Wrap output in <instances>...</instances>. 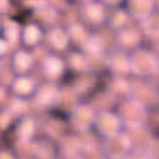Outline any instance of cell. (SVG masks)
<instances>
[{
	"mask_svg": "<svg viewBox=\"0 0 159 159\" xmlns=\"http://www.w3.org/2000/svg\"><path fill=\"white\" fill-rule=\"evenodd\" d=\"M14 149L21 154L25 149L40 135L39 116L34 113H27L19 117L12 127L10 128Z\"/></svg>",
	"mask_w": 159,
	"mask_h": 159,
	"instance_id": "6da1fadb",
	"label": "cell"
},
{
	"mask_svg": "<svg viewBox=\"0 0 159 159\" xmlns=\"http://www.w3.org/2000/svg\"><path fill=\"white\" fill-rule=\"evenodd\" d=\"M36 71L39 72L41 81L58 83L60 81H62L67 72L63 55L51 52L46 48V51L40 57H37Z\"/></svg>",
	"mask_w": 159,
	"mask_h": 159,
	"instance_id": "7a4b0ae2",
	"label": "cell"
},
{
	"mask_svg": "<svg viewBox=\"0 0 159 159\" xmlns=\"http://www.w3.org/2000/svg\"><path fill=\"white\" fill-rule=\"evenodd\" d=\"M128 55L130 75L135 77L149 78L159 65V58L152 48L139 46L133 51L128 52Z\"/></svg>",
	"mask_w": 159,
	"mask_h": 159,
	"instance_id": "3957f363",
	"label": "cell"
},
{
	"mask_svg": "<svg viewBox=\"0 0 159 159\" xmlns=\"http://www.w3.org/2000/svg\"><path fill=\"white\" fill-rule=\"evenodd\" d=\"M6 66L12 76L32 75L37 66V53L21 46H16L6 58Z\"/></svg>",
	"mask_w": 159,
	"mask_h": 159,
	"instance_id": "277c9868",
	"label": "cell"
},
{
	"mask_svg": "<svg viewBox=\"0 0 159 159\" xmlns=\"http://www.w3.org/2000/svg\"><path fill=\"white\" fill-rule=\"evenodd\" d=\"M116 109H117L116 113L119 117L122 127H125V128L144 125L149 113V109L147 106L130 98L118 103L116 106Z\"/></svg>",
	"mask_w": 159,
	"mask_h": 159,
	"instance_id": "5b68a950",
	"label": "cell"
},
{
	"mask_svg": "<svg viewBox=\"0 0 159 159\" xmlns=\"http://www.w3.org/2000/svg\"><path fill=\"white\" fill-rule=\"evenodd\" d=\"M58 87H60L58 83L41 81L35 93L29 99L30 106H31V112L34 114L40 116V114L52 111L55 101H56V96L58 92Z\"/></svg>",
	"mask_w": 159,
	"mask_h": 159,
	"instance_id": "8992f818",
	"label": "cell"
},
{
	"mask_svg": "<svg viewBox=\"0 0 159 159\" xmlns=\"http://www.w3.org/2000/svg\"><path fill=\"white\" fill-rule=\"evenodd\" d=\"M108 15V7L99 0H89L81 4L78 10V20L83 22L88 29L102 27L106 24Z\"/></svg>",
	"mask_w": 159,
	"mask_h": 159,
	"instance_id": "52a82bcc",
	"label": "cell"
},
{
	"mask_svg": "<svg viewBox=\"0 0 159 159\" xmlns=\"http://www.w3.org/2000/svg\"><path fill=\"white\" fill-rule=\"evenodd\" d=\"M45 32L46 27L35 19L22 22L19 37V46L34 51L41 48L43 46Z\"/></svg>",
	"mask_w": 159,
	"mask_h": 159,
	"instance_id": "ba28073f",
	"label": "cell"
},
{
	"mask_svg": "<svg viewBox=\"0 0 159 159\" xmlns=\"http://www.w3.org/2000/svg\"><path fill=\"white\" fill-rule=\"evenodd\" d=\"M41 80L32 75H21V76H12L6 86L9 89L10 96L21 98V99H30L35 93L39 83Z\"/></svg>",
	"mask_w": 159,
	"mask_h": 159,
	"instance_id": "9c48e42d",
	"label": "cell"
},
{
	"mask_svg": "<svg viewBox=\"0 0 159 159\" xmlns=\"http://www.w3.org/2000/svg\"><path fill=\"white\" fill-rule=\"evenodd\" d=\"M43 46L51 52H56L61 55L66 53L71 48L66 26L61 24H55L52 26H48L45 32Z\"/></svg>",
	"mask_w": 159,
	"mask_h": 159,
	"instance_id": "30bf717a",
	"label": "cell"
},
{
	"mask_svg": "<svg viewBox=\"0 0 159 159\" xmlns=\"http://www.w3.org/2000/svg\"><path fill=\"white\" fill-rule=\"evenodd\" d=\"M96 112L87 103H78L67 116L66 120L71 132L77 133L92 128Z\"/></svg>",
	"mask_w": 159,
	"mask_h": 159,
	"instance_id": "8fae6325",
	"label": "cell"
},
{
	"mask_svg": "<svg viewBox=\"0 0 159 159\" xmlns=\"http://www.w3.org/2000/svg\"><path fill=\"white\" fill-rule=\"evenodd\" d=\"M128 81H129V98L149 107L158 94V91L149 81V78L133 76Z\"/></svg>",
	"mask_w": 159,
	"mask_h": 159,
	"instance_id": "7c38bea8",
	"label": "cell"
},
{
	"mask_svg": "<svg viewBox=\"0 0 159 159\" xmlns=\"http://www.w3.org/2000/svg\"><path fill=\"white\" fill-rule=\"evenodd\" d=\"M99 148L107 158H124L130 152L129 140L125 133L120 130L102 138Z\"/></svg>",
	"mask_w": 159,
	"mask_h": 159,
	"instance_id": "4fadbf2b",
	"label": "cell"
},
{
	"mask_svg": "<svg viewBox=\"0 0 159 159\" xmlns=\"http://www.w3.org/2000/svg\"><path fill=\"white\" fill-rule=\"evenodd\" d=\"M143 40H144V34L140 26L130 25V22L127 26L122 27L120 30L116 31L117 48H120L127 52H130L134 48L142 46Z\"/></svg>",
	"mask_w": 159,
	"mask_h": 159,
	"instance_id": "5bb4252c",
	"label": "cell"
},
{
	"mask_svg": "<svg viewBox=\"0 0 159 159\" xmlns=\"http://www.w3.org/2000/svg\"><path fill=\"white\" fill-rule=\"evenodd\" d=\"M122 128V123L119 120V117L113 111H106V112H98L94 116L92 129L101 137L104 138L107 135L114 134L119 132Z\"/></svg>",
	"mask_w": 159,
	"mask_h": 159,
	"instance_id": "9a60e30c",
	"label": "cell"
},
{
	"mask_svg": "<svg viewBox=\"0 0 159 159\" xmlns=\"http://www.w3.org/2000/svg\"><path fill=\"white\" fill-rule=\"evenodd\" d=\"M99 77L97 73L91 71H83L80 73H75L72 82L68 84L78 96L80 98L88 97L94 89L98 88Z\"/></svg>",
	"mask_w": 159,
	"mask_h": 159,
	"instance_id": "2e32d148",
	"label": "cell"
},
{
	"mask_svg": "<svg viewBox=\"0 0 159 159\" xmlns=\"http://www.w3.org/2000/svg\"><path fill=\"white\" fill-rule=\"evenodd\" d=\"M107 71L111 75L128 77L130 75L129 55L127 51L114 48L107 53Z\"/></svg>",
	"mask_w": 159,
	"mask_h": 159,
	"instance_id": "e0dca14e",
	"label": "cell"
},
{
	"mask_svg": "<svg viewBox=\"0 0 159 159\" xmlns=\"http://www.w3.org/2000/svg\"><path fill=\"white\" fill-rule=\"evenodd\" d=\"M125 135L130 144V150L135 152H144L147 153L152 142L154 140V135L152 132L145 127H133V128H125Z\"/></svg>",
	"mask_w": 159,
	"mask_h": 159,
	"instance_id": "ac0fdd59",
	"label": "cell"
},
{
	"mask_svg": "<svg viewBox=\"0 0 159 159\" xmlns=\"http://www.w3.org/2000/svg\"><path fill=\"white\" fill-rule=\"evenodd\" d=\"M102 88H104L112 96L117 104L129 98V81L127 77L111 75L104 81Z\"/></svg>",
	"mask_w": 159,
	"mask_h": 159,
	"instance_id": "d6986e66",
	"label": "cell"
},
{
	"mask_svg": "<svg viewBox=\"0 0 159 159\" xmlns=\"http://www.w3.org/2000/svg\"><path fill=\"white\" fill-rule=\"evenodd\" d=\"M80 99H81L80 96L70 86L58 87V92L52 111H57L61 114L67 116L80 103Z\"/></svg>",
	"mask_w": 159,
	"mask_h": 159,
	"instance_id": "ffe728a7",
	"label": "cell"
},
{
	"mask_svg": "<svg viewBox=\"0 0 159 159\" xmlns=\"http://www.w3.org/2000/svg\"><path fill=\"white\" fill-rule=\"evenodd\" d=\"M123 7L133 21L140 22L155 10V4L154 0H124Z\"/></svg>",
	"mask_w": 159,
	"mask_h": 159,
	"instance_id": "44dd1931",
	"label": "cell"
},
{
	"mask_svg": "<svg viewBox=\"0 0 159 159\" xmlns=\"http://www.w3.org/2000/svg\"><path fill=\"white\" fill-rule=\"evenodd\" d=\"M87 104L96 112H106V111H113L117 106L116 101L112 98V96L104 89V88H97L94 89L88 97Z\"/></svg>",
	"mask_w": 159,
	"mask_h": 159,
	"instance_id": "7402d4cb",
	"label": "cell"
},
{
	"mask_svg": "<svg viewBox=\"0 0 159 159\" xmlns=\"http://www.w3.org/2000/svg\"><path fill=\"white\" fill-rule=\"evenodd\" d=\"M65 26H66L67 35L70 39V45L77 50H81L91 35L88 27L80 20H73L66 24Z\"/></svg>",
	"mask_w": 159,
	"mask_h": 159,
	"instance_id": "603a6c76",
	"label": "cell"
},
{
	"mask_svg": "<svg viewBox=\"0 0 159 159\" xmlns=\"http://www.w3.org/2000/svg\"><path fill=\"white\" fill-rule=\"evenodd\" d=\"M56 150H57L58 158L78 155L81 152V147H80L76 133L70 132L68 134L62 137L58 142H56Z\"/></svg>",
	"mask_w": 159,
	"mask_h": 159,
	"instance_id": "cb8c5ba5",
	"label": "cell"
},
{
	"mask_svg": "<svg viewBox=\"0 0 159 159\" xmlns=\"http://www.w3.org/2000/svg\"><path fill=\"white\" fill-rule=\"evenodd\" d=\"M20 30H21V22H19L16 19L11 17L10 15L2 16L1 34L0 35H2L14 47L19 46Z\"/></svg>",
	"mask_w": 159,
	"mask_h": 159,
	"instance_id": "d4e9b609",
	"label": "cell"
},
{
	"mask_svg": "<svg viewBox=\"0 0 159 159\" xmlns=\"http://www.w3.org/2000/svg\"><path fill=\"white\" fill-rule=\"evenodd\" d=\"M65 56V62L67 66V71H71L72 73H80L87 70V61H86V55L81 50H68Z\"/></svg>",
	"mask_w": 159,
	"mask_h": 159,
	"instance_id": "484cf974",
	"label": "cell"
},
{
	"mask_svg": "<svg viewBox=\"0 0 159 159\" xmlns=\"http://www.w3.org/2000/svg\"><path fill=\"white\" fill-rule=\"evenodd\" d=\"M109 9H113L111 12L108 10V15H107V20H106V24L108 25L109 29H112L113 31H118L120 30L122 27L127 26L132 19L129 17V15L127 14V11L124 10V7H119V6H116V7H109Z\"/></svg>",
	"mask_w": 159,
	"mask_h": 159,
	"instance_id": "4316f807",
	"label": "cell"
},
{
	"mask_svg": "<svg viewBox=\"0 0 159 159\" xmlns=\"http://www.w3.org/2000/svg\"><path fill=\"white\" fill-rule=\"evenodd\" d=\"M144 36L152 39L159 37V10H154L148 17L139 22Z\"/></svg>",
	"mask_w": 159,
	"mask_h": 159,
	"instance_id": "83f0119b",
	"label": "cell"
},
{
	"mask_svg": "<svg viewBox=\"0 0 159 159\" xmlns=\"http://www.w3.org/2000/svg\"><path fill=\"white\" fill-rule=\"evenodd\" d=\"M87 61V70L93 73H103L107 71V53L106 52H94L84 53Z\"/></svg>",
	"mask_w": 159,
	"mask_h": 159,
	"instance_id": "f1b7e54d",
	"label": "cell"
},
{
	"mask_svg": "<svg viewBox=\"0 0 159 159\" xmlns=\"http://www.w3.org/2000/svg\"><path fill=\"white\" fill-rule=\"evenodd\" d=\"M76 135H77L80 147H81V150L88 149V148H96V147H99L101 144V140H99L101 137L92 128L82 130V132H77Z\"/></svg>",
	"mask_w": 159,
	"mask_h": 159,
	"instance_id": "f546056e",
	"label": "cell"
},
{
	"mask_svg": "<svg viewBox=\"0 0 159 159\" xmlns=\"http://www.w3.org/2000/svg\"><path fill=\"white\" fill-rule=\"evenodd\" d=\"M78 155H80L81 159H107L106 154L102 152V149L99 147L83 149V150L80 152Z\"/></svg>",
	"mask_w": 159,
	"mask_h": 159,
	"instance_id": "4dcf8cb0",
	"label": "cell"
},
{
	"mask_svg": "<svg viewBox=\"0 0 159 159\" xmlns=\"http://www.w3.org/2000/svg\"><path fill=\"white\" fill-rule=\"evenodd\" d=\"M14 46L2 36L0 35V60H6L12 51Z\"/></svg>",
	"mask_w": 159,
	"mask_h": 159,
	"instance_id": "1f68e13d",
	"label": "cell"
},
{
	"mask_svg": "<svg viewBox=\"0 0 159 159\" xmlns=\"http://www.w3.org/2000/svg\"><path fill=\"white\" fill-rule=\"evenodd\" d=\"M0 159H21V157L14 148L2 145L0 148Z\"/></svg>",
	"mask_w": 159,
	"mask_h": 159,
	"instance_id": "d6a6232c",
	"label": "cell"
},
{
	"mask_svg": "<svg viewBox=\"0 0 159 159\" xmlns=\"http://www.w3.org/2000/svg\"><path fill=\"white\" fill-rule=\"evenodd\" d=\"M147 154L150 159H159V137L154 138V140L152 142Z\"/></svg>",
	"mask_w": 159,
	"mask_h": 159,
	"instance_id": "836d02e7",
	"label": "cell"
},
{
	"mask_svg": "<svg viewBox=\"0 0 159 159\" xmlns=\"http://www.w3.org/2000/svg\"><path fill=\"white\" fill-rule=\"evenodd\" d=\"M10 97V93H9V89H7V86L5 82L0 81V107H2L6 101L9 99Z\"/></svg>",
	"mask_w": 159,
	"mask_h": 159,
	"instance_id": "e575fe53",
	"label": "cell"
},
{
	"mask_svg": "<svg viewBox=\"0 0 159 159\" xmlns=\"http://www.w3.org/2000/svg\"><path fill=\"white\" fill-rule=\"evenodd\" d=\"M124 159H150L148 157L147 153L144 152H135V150H130L128 153V155L124 158Z\"/></svg>",
	"mask_w": 159,
	"mask_h": 159,
	"instance_id": "d590c367",
	"label": "cell"
},
{
	"mask_svg": "<svg viewBox=\"0 0 159 159\" xmlns=\"http://www.w3.org/2000/svg\"><path fill=\"white\" fill-rule=\"evenodd\" d=\"M149 81L153 83V86L155 87V89L159 92V65H158V67L155 68V71L150 75Z\"/></svg>",
	"mask_w": 159,
	"mask_h": 159,
	"instance_id": "8d00e7d4",
	"label": "cell"
},
{
	"mask_svg": "<svg viewBox=\"0 0 159 159\" xmlns=\"http://www.w3.org/2000/svg\"><path fill=\"white\" fill-rule=\"evenodd\" d=\"M101 2H103L108 9L109 7H116V6H120L123 5L124 0H99Z\"/></svg>",
	"mask_w": 159,
	"mask_h": 159,
	"instance_id": "74e56055",
	"label": "cell"
},
{
	"mask_svg": "<svg viewBox=\"0 0 159 159\" xmlns=\"http://www.w3.org/2000/svg\"><path fill=\"white\" fill-rule=\"evenodd\" d=\"M148 109H149V111H152V112H155V113H158V114H159V92H158L157 97L154 98V101L152 102V104L148 107Z\"/></svg>",
	"mask_w": 159,
	"mask_h": 159,
	"instance_id": "f35d334b",
	"label": "cell"
},
{
	"mask_svg": "<svg viewBox=\"0 0 159 159\" xmlns=\"http://www.w3.org/2000/svg\"><path fill=\"white\" fill-rule=\"evenodd\" d=\"M152 41H153V47H152V50L155 52V55H157L158 58H159V37H158V39H152Z\"/></svg>",
	"mask_w": 159,
	"mask_h": 159,
	"instance_id": "ab89813d",
	"label": "cell"
},
{
	"mask_svg": "<svg viewBox=\"0 0 159 159\" xmlns=\"http://www.w3.org/2000/svg\"><path fill=\"white\" fill-rule=\"evenodd\" d=\"M58 159H81L80 155H75V157H63V158H58Z\"/></svg>",
	"mask_w": 159,
	"mask_h": 159,
	"instance_id": "60d3db41",
	"label": "cell"
},
{
	"mask_svg": "<svg viewBox=\"0 0 159 159\" xmlns=\"http://www.w3.org/2000/svg\"><path fill=\"white\" fill-rule=\"evenodd\" d=\"M4 62H5V60H0V75H1L2 70H4ZM0 81H1V80H0Z\"/></svg>",
	"mask_w": 159,
	"mask_h": 159,
	"instance_id": "b9f144b4",
	"label": "cell"
},
{
	"mask_svg": "<svg viewBox=\"0 0 159 159\" xmlns=\"http://www.w3.org/2000/svg\"><path fill=\"white\" fill-rule=\"evenodd\" d=\"M154 4H155V10H159V0H154Z\"/></svg>",
	"mask_w": 159,
	"mask_h": 159,
	"instance_id": "7bdbcfd3",
	"label": "cell"
},
{
	"mask_svg": "<svg viewBox=\"0 0 159 159\" xmlns=\"http://www.w3.org/2000/svg\"><path fill=\"white\" fill-rule=\"evenodd\" d=\"M2 142H4L2 140V132H0V148L2 147Z\"/></svg>",
	"mask_w": 159,
	"mask_h": 159,
	"instance_id": "ee69618b",
	"label": "cell"
},
{
	"mask_svg": "<svg viewBox=\"0 0 159 159\" xmlns=\"http://www.w3.org/2000/svg\"><path fill=\"white\" fill-rule=\"evenodd\" d=\"M87 1H89V0H77V2H80V5L83 4V2H87Z\"/></svg>",
	"mask_w": 159,
	"mask_h": 159,
	"instance_id": "f6af8a7d",
	"label": "cell"
},
{
	"mask_svg": "<svg viewBox=\"0 0 159 159\" xmlns=\"http://www.w3.org/2000/svg\"><path fill=\"white\" fill-rule=\"evenodd\" d=\"M1 24H2V16L0 15V34H1Z\"/></svg>",
	"mask_w": 159,
	"mask_h": 159,
	"instance_id": "bcb514c9",
	"label": "cell"
},
{
	"mask_svg": "<svg viewBox=\"0 0 159 159\" xmlns=\"http://www.w3.org/2000/svg\"><path fill=\"white\" fill-rule=\"evenodd\" d=\"M125 158V157H124ZM124 158H107V159H124Z\"/></svg>",
	"mask_w": 159,
	"mask_h": 159,
	"instance_id": "7dc6e473",
	"label": "cell"
}]
</instances>
